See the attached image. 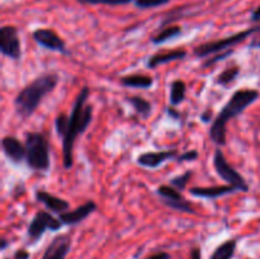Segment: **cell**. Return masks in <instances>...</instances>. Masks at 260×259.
<instances>
[{"label":"cell","mask_w":260,"mask_h":259,"mask_svg":"<svg viewBox=\"0 0 260 259\" xmlns=\"http://www.w3.org/2000/svg\"><path fill=\"white\" fill-rule=\"evenodd\" d=\"M89 93L90 90L88 86H84L79 91L74 102L73 111L69 116L66 131L61 137L62 139V163L66 169H70L74 164V145H75L76 139L86 131L93 119V106L86 104Z\"/></svg>","instance_id":"cell-1"},{"label":"cell","mask_w":260,"mask_h":259,"mask_svg":"<svg viewBox=\"0 0 260 259\" xmlns=\"http://www.w3.org/2000/svg\"><path fill=\"white\" fill-rule=\"evenodd\" d=\"M260 93L256 89L245 88L236 90L228 103L222 107L220 113L216 116L215 121L212 122L210 128V137L216 145L222 146L226 144V137H228V123L230 119L240 116L249 106L255 103L259 99Z\"/></svg>","instance_id":"cell-2"},{"label":"cell","mask_w":260,"mask_h":259,"mask_svg":"<svg viewBox=\"0 0 260 259\" xmlns=\"http://www.w3.org/2000/svg\"><path fill=\"white\" fill-rule=\"evenodd\" d=\"M58 78L57 74L47 73L37 76L28 85H25L14 99L15 112L23 119H27L32 116L43 101L46 95L53 91L57 86Z\"/></svg>","instance_id":"cell-3"},{"label":"cell","mask_w":260,"mask_h":259,"mask_svg":"<svg viewBox=\"0 0 260 259\" xmlns=\"http://www.w3.org/2000/svg\"><path fill=\"white\" fill-rule=\"evenodd\" d=\"M25 161L30 169L46 173L51 167L50 144L42 132H27L25 135Z\"/></svg>","instance_id":"cell-4"},{"label":"cell","mask_w":260,"mask_h":259,"mask_svg":"<svg viewBox=\"0 0 260 259\" xmlns=\"http://www.w3.org/2000/svg\"><path fill=\"white\" fill-rule=\"evenodd\" d=\"M256 28L258 27H251L249 28V29L241 30V32L235 33V35L229 36V37L221 38V40L201 43L197 47H194L193 53H194L196 57L206 58L210 55H216V53L222 52V51L231 50V48L235 47L236 45H239V43L244 42V41L248 40L249 37H251L253 33L256 30Z\"/></svg>","instance_id":"cell-5"},{"label":"cell","mask_w":260,"mask_h":259,"mask_svg":"<svg viewBox=\"0 0 260 259\" xmlns=\"http://www.w3.org/2000/svg\"><path fill=\"white\" fill-rule=\"evenodd\" d=\"M213 165H215L216 172L220 175L221 179L225 180L228 184L234 185L240 192H249V184L246 183L245 178L235 168L229 164L221 149H216L215 154H213Z\"/></svg>","instance_id":"cell-6"},{"label":"cell","mask_w":260,"mask_h":259,"mask_svg":"<svg viewBox=\"0 0 260 259\" xmlns=\"http://www.w3.org/2000/svg\"><path fill=\"white\" fill-rule=\"evenodd\" d=\"M63 226L60 218H56L47 211H37L33 218L30 220L27 229V235L29 239V243L35 244L43 236V234L47 230L57 231Z\"/></svg>","instance_id":"cell-7"},{"label":"cell","mask_w":260,"mask_h":259,"mask_svg":"<svg viewBox=\"0 0 260 259\" xmlns=\"http://www.w3.org/2000/svg\"><path fill=\"white\" fill-rule=\"evenodd\" d=\"M156 193L160 200H161V202L169 208H172V210L183 213H194V208H193L192 203L180 193V190H178L173 185H160V187H157Z\"/></svg>","instance_id":"cell-8"},{"label":"cell","mask_w":260,"mask_h":259,"mask_svg":"<svg viewBox=\"0 0 260 259\" xmlns=\"http://www.w3.org/2000/svg\"><path fill=\"white\" fill-rule=\"evenodd\" d=\"M0 51L12 60H19L22 56L18 28L14 25H3L0 29Z\"/></svg>","instance_id":"cell-9"},{"label":"cell","mask_w":260,"mask_h":259,"mask_svg":"<svg viewBox=\"0 0 260 259\" xmlns=\"http://www.w3.org/2000/svg\"><path fill=\"white\" fill-rule=\"evenodd\" d=\"M32 37L40 46L46 50L55 51V52L66 53V43L57 33L51 28H38L32 33Z\"/></svg>","instance_id":"cell-10"},{"label":"cell","mask_w":260,"mask_h":259,"mask_svg":"<svg viewBox=\"0 0 260 259\" xmlns=\"http://www.w3.org/2000/svg\"><path fill=\"white\" fill-rule=\"evenodd\" d=\"M71 249V238L69 234L55 236L43 251L41 259H66Z\"/></svg>","instance_id":"cell-11"},{"label":"cell","mask_w":260,"mask_h":259,"mask_svg":"<svg viewBox=\"0 0 260 259\" xmlns=\"http://www.w3.org/2000/svg\"><path fill=\"white\" fill-rule=\"evenodd\" d=\"M178 156V151L175 149L165 150V151H147L142 152L137 156L136 161L140 167L147 168V169H155L160 165L164 164L168 160L175 159Z\"/></svg>","instance_id":"cell-12"},{"label":"cell","mask_w":260,"mask_h":259,"mask_svg":"<svg viewBox=\"0 0 260 259\" xmlns=\"http://www.w3.org/2000/svg\"><path fill=\"white\" fill-rule=\"evenodd\" d=\"M3 152L5 156L15 164H20L27 157L25 145L22 144L15 136H4L2 140Z\"/></svg>","instance_id":"cell-13"},{"label":"cell","mask_w":260,"mask_h":259,"mask_svg":"<svg viewBox=\"0 0 260 259\" xmlns=\"http://www.w3.org/2000/svg\"><path fill=\"white\" fill-rule=\"evenodd\" d=\"M96 210V203L94 201H88L84 205L79 206L73 211H66V212L60 213L58 218L63 225H76L88 218L94 211Z\"/></svg>","instance_id":"cell-14"},{"label":"cell","mask_w":260,"mask_h":259,"mask_svg":"<svg viewBox=\"0 0 260 259\" xmlns=\"http://www.w3.org/2000/svg\"><path fill=\"white\" fill-rule=\"evenodd\" d=\"M35 197L38 202H41L42 205H45V207L48 211H51L52 213H63L66 211H69L70 205L66 200L63 198L57 197V196H53L51 193H48L45 189H37L35 193Z\"/></svg>","instance_id":"cell-15"},{"label":"cell","mask_w":260,"mask_h":259,"mask_svg":"<svg viewBox=\"0 0 260 259\" xmlns=\"http://www.w3.org/2000/svg\"><path fill=\"white\" fill-rule=\"evenodd\" d=\"M236 187L230 184L222 185H210V187H192L189 193L194 197L206 198V200H216V198L223 197L226 195L236 192Z\"/></svg>","instance_id":"cell-16"},{"label":"cell","mask_w":260,"mask_h":259,"mask_svg":"<svg viewBox=\"0 0 260 259\" xmlns=\"http://www.w3.org/2000/svg\"><path fill=\"white\" fill-rule=\"evenodd\" d=\"M187 51L183 50V48H177V50H170V51H164V52H157L155 55H151L147 60L146 65L149 69H155L160 65H164V63L173 62V61L183 60V58L187 57Z\"/></svg>","instance_id":"cell-17"},{"label":"cell","mask_w":260,"mask_h":259,"mask_svg":"<svg viewBox=\"0 0 260 259\" xmlns=\"http://www.w3.org/2000/svg\"><path fill=\"white\" fill-rule=\"evenodd\" d=\"M121 84L127 88H137V89H150L154 85V79L149 75L144 74H131V75H124L121 78Z\"/></svg>","instance_id":"cell-18"},{"label":"cell","mask_w":260,"mask_h":259,"mask_svg":"<svg viewBox=\"0 0 260 259\" xmlns=\"http://www.w3.org/2000/svg\"><path fill=\"white\" fill-rule=\"evenodd\" d=\"M180 35H182V28L179 25H167V27L161 28L156 35L152 36L151 42L154 45H162L168 41L179 37Z\"/></svg>","instance_id":"cell-19"},{"label":"cell","mask_w":260,"mask_h":259,"mask_svg":"<svg viewBox=\"0 0 260 259\" xmlns=\"http://www.w3.org/2000/svg\"><path fill=\"white\" fill-rule=\"evenodd\" d=\"M236 246H238V241H236L235 239L226 240L225 243L220 244V245L213 250L210 259H233L234 255H235Z\"/></svg>","instance_id":"cell-20"},{"label":"cell","mask_w":260,"mask_h":259,"mask_svg":"<svg viewBox=\"0 0 260 259\" xmlns=\"http://www.w3.org/2000/svg\"><path fill=\"white\" fill-rule=\"evenodd\" d=\"M187 96V84L183 80H174L170 85V104L178 106L183 103Z\"/></svg>","instance_id":"cell-21"},{"label":"cell","mask_w":260,"mask_h":259,"mask_svg":"<svg viewBox=\"0 0 260 259\" xmlns=\"http://www.w3.org/2000/svg\"><path fill=\"white\" fill-rule=\"evenodd\" d=\"M126 101L134 107L135 111H136L140 116H142V118H147V117H150V114H151L152 112V106L147 99L142 98V96H139V95H134V96H128Z\"/></svg>","instance_id":"cell-22"},{"label":"cell","mask_w":260,"mask_h":259,"mask_svg":"<svg viewBox=\"0 0 260 259\" xmlns=\"http://www.w3.org/2000/svg\"><path fill=\"white\" fill-rule=\"evenodd\" d=\"M239 75H240V66H230V68H228L226 70L221 71L218 74L217 78H216V84L221 86H229L238 79Z\"/></svg>","instance_id":"cell-23"},{"label":"cell","mask_w":260,"mask_h":259,"mask_svg":"<svg viewBox=\"0 0 260 259\" xmlns=\"http://www.w3.org/2000/svg\"><path fill=\"white\" fill-rule=\"evenodd\" d=\"M192 175H193L192 170H187V172H184V173H182V174L177 175V177L172 178V179H170V185H173V187L177 188L178 190H180V192H182V190H184L185 188H187V185H188V183H189Z\"/></svg>","instance_id":"cell-24"},{"label":"cell","mask_w":260,"mask_h":259,"mask_svg":"<svg viewBox=\"0 0 260 259\" xmlns=\"http://www.w3.org/2000/svg\"><path fill=\"white\" fill-rule=\"evenodd\" d=\"M234 53V48H231V50H226V51H222V52H218L216 53V55H213V57L211 58H207V60L203 62L202 68L203 69H208L211 68V66H213L215 63H217L218 61H222L225 60V58H228L229 56H231Z\"/></svg>","instance_id":"cell-25"},{"label":"cell","mask_w":260,"mask_h":259,"mask_svg":"<svg viewBox=\"0 0 260 259\" xmlns=\"http://www.w3.org/2000/svg\"><path fill=\"white\" fill-rule=\"evenodd\" d=\"M169 2H172V0H135V5L140 9H150V8L161 7Z\"/></svg>","instance_id":"cell-26"},{"label":"cell","mask_w":260,"mask_h":259,"mask_svg":"<svg viewBox=\"0 0 260 259\" xmlns=\"http://www.w3.org/2000/svg\"><path fill=\"white\" fill-rule=\"evenodd\" d=\"M69 122V116L66 113H58L57 117L55 118V127L56 132L60 137H62V135L65 134L66 127H68Z\"/></svg>","instance_id":"cell-27"},{"label":"cell","mask_w":260,"mask_h":259,"mask_svg":"<svg viewBox=\"0 0 260 259\" xmlns=\"http://www.w3.org/2000/svg\"><path fill=\"white\" fill-rule=\"evenodd\" d=\"M83 4H93V5H126L135 0H79Z\"/></svg>","instance_id":"cell-28"},{"label":"cell","mask_w":260,"mask_h":259,"mask_svg":"<svg viewBox=\"0 0 260 259\" xmlns=\"http://www.w3.org/2000/svg\"><path fill=\"white\" fill-rule=\"evenodd\" d=\"M198 156H200V154H198L197 150H189V151L187 152H183L182 155H178V156L175 157V160H177L178 163L194 161V160L198 159Z\"/></svg>","instance_id":"cell-29"},{"label":"cell","mask_w":260,"mask_h":259,"mask_svg":"<svg viewBox=\"0 0 260 259\" xmlns=\"http://www.w3.org/2000/svg\"><path fill=\"white\" fill-rule=\"evenodd\" d=\"M249 48H260V25H258L256 30L253 33V36H251Z\"/></svg>","instance_id":"cell-30"},{"label":"cell","mask_w":260,"mask_h":259,"mask_svg":"<svg viewBox=\"0 0 260 259\" xmlns=\"http://www.w3.org/2000/svg\"><path fill=\"white\" fill-rule=\"evenodd\" d=\"M170 258H172V255H170L169 253H167V251H159V253L151 254L150 256H147V259H170Z\"/></svg>","instance_id":"cell-31"},{"label":"cell","mask_w":260,"mask_h":259,"mask_svg":"<svg viewBox=\"0 0 260 259\" xmlns=\"http://www.w3.org/2000/svg\"><path fill=\"white\" fill-rule=\"evenodd\" d=\"M29 253L25 249H18L14 253V259H29Z\"/></svg>","instance_id":"cell-32"},{"label":"cell","mask_w":260,"mask_h":259,"mask_svg":"<svg viewBox=\"0 0 260 259\" xmlns=\"http://www.w3.org/2000/svg\"><path fill=\"white\" fill-rule=\"evenodd\" d=\"M189 259H202V253H201V249L198 246H196V248L190 250Z\"/></svg>","instance_id":"cell-33"},{"label":"cell","mask_w":260,"mask_h":259,"mask_svg":"<svg viewBox=\"0 0 260 259\" xmlns=\"http://www.w3.org/2000/svg\"><path fill=\"white\" fill-rule=\"evenodd\" d=\"M212 117H213V113L211 109H207V111H205L202 114H201V119H202L203 122H211Z\"/></svg>","instance_id":"cell-34"},{"label":"cell","mask_w":260,"mask_h":259,"mask_svg":"<svg viewBox=\"0 0 260 259\" xmlns=\"http://www.w3.org/2000/svg\"><path fill=\"white\" fill-rule=\"evenodd\" d=\"M167 112H168V114H169V116L174 119H178L180 117L179 112H178L175 108H173V107H168Z\"/></svg>","instance_id":"cell-35"},{"label":"cell","mask_w":260,"mask_h":259,"mask_svg":"<svg viewBox=\"0 0 260 259\" xmlns=\"http://www.w3.org/2000/svg\"><path fill=\"white\" fill-rule=\"evenodd\" d=\"M251 19H253L254 22H258V20H260V7H258L255 10H254L253 14H251Z\"/></svg>","instance_id":"cell-36"},{"label":"cell","mask_w":260,"mask_h":259,"mask_svg":"<svg viewBox=\"0 0 260 259\" xmlns=\"http://www.w3.org/2000/svg\"><path fill=\"white\" fill-rule=\"evenodd\" d=\"M8 245H9V241H8L5 238H3L2 239V245H0V249H2V250H5V249L8 248Z\"/></svg>","instance_id":"cell-37"}]
</instances>
